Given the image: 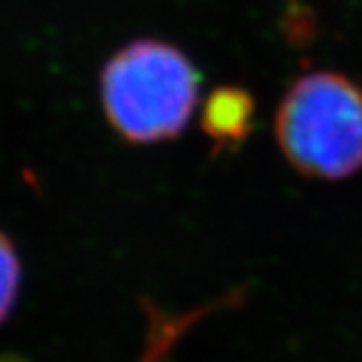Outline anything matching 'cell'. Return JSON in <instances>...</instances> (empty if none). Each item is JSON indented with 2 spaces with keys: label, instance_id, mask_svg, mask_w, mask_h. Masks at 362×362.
I'll use <instances>...</instances> for the list:
<instances>
[{
  "label": "cell",
  "instance_id": "1",
  "mask_svg": "<svg viewBox=\"0 0 362 362\" xmlns=\"http://www.w3.org/2000/svg\"><path fill=\"white\" fill-rule=\"evenodd\" d=\"M197 97L195 66L163 40H133L107 61L101 73L105 117L129 143L177 137L194 115Z\"/></svg>",
  "mask_w": 362,
  "mask_h": 362
},
{
  "label": "cell",
  "instance_id": "2",
  "mask_svg": "<svg viewBox=\"0 0 362 362\" xmlns=\"http://www.w3.org/2000/svg\"><path fill=\"white\" fill-rule=\"evenodd\" d=\"M276 139L308 177L354 175L362 169V89L334 71L302 75L278 107Z\"/></svg>",
  "mask_w": 362,
  "mask_h": 362
},
{
  "label": "cell",
  "instance_id": "3",
  "mask_svg": "<svg viewBox=\"0 0 362 362\" xmlns=\"http://www.w3.org/2000/svg\"><path fill=\"white\" fill-rule=\"evenodd\" d=\"M254 99L242 87H220L202 107V129L216 151L232 149L246 141L254 125Z\"/></svg>",
  "mask_w": 362,
  "mask_h": 362
},
{
  "label": "cell",
  "instance_id": "4",
  "mask_svg": "<svg viewBox=\"0 0 362 362\" xmlns=\"http://www.w3.org/2000/svg\"><path fill=\"white\" fill-rule=\"evenodd\" d=\"M21 288V259L13 242L0 232V324L8 318Z\"/></svg>",
  "mask_w": 362,
  "mask_h": 362
}]
</instances>
